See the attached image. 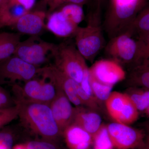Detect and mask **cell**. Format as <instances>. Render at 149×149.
I'll return each mask as SVG.
<instances>
[{
  "mask_svg": "<svg viewBox=\"0 0 149 149\" xmlns=\"http://www.w3.org/2000/svg\"><path fill=\"white\" fill-rule=\"evenodd\" d=\"M26 144L29 149H59L55 143L45 140L29 141Z\"/></svg>",
  "mask_w": 149,
  "mask_h": 149,
  "instance_id": "obj_28",
  "label": "cell"
},
{
  "mask_svg": "<svg viewBox=\"0 0 149 149\" xmlns=\"http://www.w3.org/2000/svg\"><path fill=\"white\" fill-rule=\"evenodd\" d=\"M42 79L36 77L24 83L22 87L17 84L13 85L14 98L49 105L56 95L55 85L41 71Z\"/></svg>",
  "mask_w": 149,
  "mask_h": 149,
  "instance_id": "obj_6",
  "label": "cell"
},
{
  "mask_svg": "<svg viewBox=\"0 0 149 149\" xmlns=\"http://www.w3.org/2000/svg\"><path fill=\"white\" fill-rule=\"evenodd\" d=\"M147 0H109L102 27L109 39L128 32Z\"/></svg>",
  "mask_w": 149,
  "mask_h": 149,
  "instance_id": "obj_2",
  "label": "cell"
},
{
  "mask_svg": "<svg viewBox=\"0 0 149 149\" xmlns=\"http://www.w3.org/2000/svg\"><path fill=\"white\" fill-rule=\"evenodd\" d=\"M89 0H43L44 3L47 7L49 12L52 13L62 6L69 3H75L83 6Z\"/></svg>",
  "mask_w": 149,
  "mask_h": 149,
  "instance_id": "obj_27",
  "label": "cell"
},
{
  "mask_svg": "<svg viewBox=\"0 0 149 149\" xmlns=\"http://www.w3.org/2000/svg\"><path fill=\"white\" fill-rule=\"evenodd\" d=\"M0 105L3 109L7 108L15 105L13 99L8 93L0 86Z\"/></svg>",
  "mask_w": 149,
  "mask_h": 149,
  "instance_id": "obj_29",
  "label": "cell"
},
{
  "mask_svg": "<svg viewBox=\"0 0 149 149\" xmlns=\"http://www.w3.org/2000/svg\"><path fill=\"white\" fill-rule=\"evenodd\" d=\"M69 149H90L93 144V136L87 131L74 124H71L63 133Z\"/></svg>",
  "mask_w": 149,
  "mask_h": 149,
  "instance_id": "obj_17",
  "label": "cell"
},
{
  "mask_svg": "<svg viewBox=\"0 0 149 149\" xmlns=\"http://www.w3.org/2000/svg\"><path fill=\"white\" fill-rule=\"evenodd\" d=\"M145 113H146V114L147 116L149 118V107H148V108H147L146 110V111Z\"/></svg>",
  "mask_w": 149,
  "mask_h": 149,
  "instance_id": "obj_34",
  "label": "cell"
},
{
  "mask_svg": "<svg viewBox=\"0 0 149 149\" xmlns=\"http://www.w3.org/2000/svg\"><path fill=\"white\" fill-rule=\"evenodd\" d=\"M12 149H29L26 143L18 144L15 145Z\"/></svg>",
  "mask_w": 149,
  "mask_h": 149,
  "instance_id": "obj_33",
  "label": "cell"
},
{
  "mask_svg": "<svg viewBox=\"0 0 149 149\" xmlns=\"http://www.w3.org/2000/svg\"><path fill=\"white\" fill-rule=\"evenodd\" d=\"M56 86V95L49 106L59 129L63 134L64 130L72 123L74 107L62 90Z\"/></svg>",
  "mask_w": 149,
  "mask_h": 149,
  "instance_id": "obj_13",
  "label": "cell"
},
{
  "mask_svg": "<svg viewBox=\"0 0 149 149\" xmlns=\"http://www.w3.org/2000/svg\"><path fill=\"white\" fill-rule=\"evenodd\" d=\"M52 56L56 67L80 84L88 67L75 43L65 42L56 45Z\"/></svg>",
  "mask_w": 149,
  "mask_h": 149,
  "instance_id": "obj_5",
  "label": "cell"
},
{
  "mask_svg": "<svg viewBox=\"0 0 149 149\" xmlns=\"http://www.w3.org/2000/svg\"><path fill=\"white\" fill-rule=\"evenodd\" d=\"M100 116L95 111L83 106L75 107L72 124L80 126L94 137L101 127Z\"/></svg>",
  "mask_w": 149,
  "mask_h": 149,
  "instance_id": "obj_16",
  "label": "cell"
},
{
  "mask_svg": "<svg viewBox=\"0 0 149 149\" xmlns=\"http://www.w3.org/2000/svg\"><path fill=\"white\" fill-rule=\"evenodd\" d=\"M40 70L41 68L13 55L0 61V83L13 85L19 81L25 83L40 74Z\"/></svg>",
  "mask_w": 149,
  "mask_h": 149,
  "instance_id": "obj_7",
  "label": "cell"
},
{
  "mask_svg": "<svg viewBox=\"0 0 149 149\" xmlns=\"http://www.w3.org/2000/svg\"><path fill=\"white\" fill-rule=\"evenodd\" d=\"M79 26L72 22L60 8L48 15L46 28L59 37L74 36Z\"/></svg>",
  "mask_w": 149,
  "mask_h": 149,
  "instance_id": "obj_14",
  "label": "cell"
},
{
  "mask_svg": "<svg viewBox=\"0 0 149 149\" xmlns=\"http://www.w3.org/2000/svg\"><path fill=\"white\" fill-rule=\"evenodd\" d=\"M128 32L136 39L149 32V2L136 16Z\"/></svg>",
  "mask_w": 149,
  "mask_h": 149,
  "instance_id": "obj_21",
  "label": "cell"
},
{
  "mask_svg": "<svg viewBox=\"0 0 149 149\" xmlns=\"http://www.w3.org/2000/svg\"><path fill=\"white\" fill-rule=\"evenodd\" d=\"M90 76L106 85L113 86L125 80L127 73L125 69L116 62L109 58L96 61L89 68Z\"/></svg>",
  "mask_w": 149,
  "mask_h": 149,
  "instance_id": "obj_10",
  "label": "cell"
},
{
  "mask_svg": "<svg viewBox=\"0 0 149 149\" xmlns=\"http://www.w3.org/2000/svg\"><path fill=\"white\" fill-rule=\"evenodd\" d=\"M56 45L41 40L37 35L31 36L20 42L13 55L37 67L45 63L47 61L48 56H52Z\"/></svg>",
  "mask_w": 149,
  "mask_h": 149,
  "instance_id": "obj_8",
  "label": "cell"
},
{
  "mask_svg": "<svg viewBox=\"0 0 149 149\" xmlns=\"http://www.w3.org/2000/svg\"><path fill=\"white\" fill-rule=\"evenodd\" d=\"M94 149H113L107 125L102 124L97 133L93 137Z\"/></svg>",
  "mask_w": 149,
  "mask_h": 149,
  "instance_id": "obj_24",
  "label": "cell"
},
{
  "mask_svg": "<svg viewBox=\"0 0 149 149\" xmlns=\"http://www.w3.org/2000/svg\"><path fill=\"white\" fill-rule=\"evenodd\" d=\"M3 109L2 108V107H1V106L0 105V109Z\"/></svg>",
  "mask_w": 149,
  "mask_h": 149,
  "instance_id": "obj_36",
  "label": "cell"
},
{
  "mask_svg": "<svg viewBox=\"0 0 149 149\" xmlns=\"http://www.w3.org/2000/svg\"><path fill=\"white\" fill-rule=\"evenodd\" d=\"M144 127L145 137L143 143L138 149H149V122H147Z\"/></svg>",
  "mask_w": 149,
  "mask_h": 149,
  "instance_id": "obj_31",
  "label": "cell"
},
{
  "mask_svg": "<svg viewBox=\"0 0 149 149\" xmlns=\"http://www.w3.org/2000/svg\"><path fill=\"white\" fill-rule=\"evenodd\" d=\"M18 116V108L15 105L0 109V129L6 126Z\"/></svg>",
  "mask_w": 149,
  "mask_h": 149,
  "instance_id": "obj_25",
  "label": "cell"
},
{
  "mask_svg": "<svg viewBox=\"0 0 149 149\" xmlns=\"http://www.w3.org/2000/svg\"><path fill=\"white\" fill-rule=\"evenodd\" d=\"M42 71L62 90L71 103L75 107L83 106L77 95L79 83L68 77L54 65L42 68Z\"/></svg>",
  "mask_w": 149,
  "mask_h": 149,
  "instance_id": "obj_12",
  "label": "cell"
},
{
  "mask_svg": "<svg viewBox=\"0 0 149 149\" xmlns=\"http://www.w3.org/2000/svg\"><path fill=\"white\" fill-rule=\"evenodd\" d=\"M104 49L107 58L116 62L128 71L144 58L141 42L128 32L110 39Z\"/></svg>",
  "mask_w": 149,
  "mask_h": 149,
  "instance_id": "obj_3",
  "label": "cell"
},
{
  "mask_svg": "<svg viewBox=\"0 0 149 149\" xmlns=\"http://www.w3.org/2000/svg\"><path fill=\"white\" fill-rule=\"evenodd\" d=\"M125 93L139 112H145L149 106V89L142 87H128Z\"/></svg>",
  "mask_w": 149,
  "mask_h": 149,
  "instance_id": "obj_22",
  "label": "cell"
},
{
  "mask_svg": "<svg viewBox=\"0 0 149 149\" xmlns=\"http://www.w3.org/2000/svg\"><path fill=\"white\" fill-rule=\"evenodd\" d=\"M36 0H6L0 6V29L13 26L31 11Z\"/></svg>",
  "mask_w": 149,
  "mask_h": 149,
  "instance_id": "obj_11",
  "label": "cell"
},
{
  "mask_svg": "<svg viewBox=\"0 0 149 149\" xmlns=\"http://www.w3.org/2000/svg\"><path fill=\"white\" fill-rule=\"evenodd\" d=\"M113 148L116 149H138L143 143L144 130L117 122L107 125Z\"/></svg>",
  "mask_w": 149,
  "mask_h": 149,
  "instance_id": "obj_9",
  "label": "cell"
},
{
  "mask_svg": "<svg viewBox=\"0 0 149 149\" xmlns=\"http://www.w3.org/2000/svg\"><path fill=\"white\" fill-rule=\"evenodd\" d=\"M100 21V18L92 14L87 26L78 27L74 36L77 49L85 60L91 63L106 45Z\"/></svg>",
  "mask_w": 149,
  "mask_h": 149,
  "instance_id": "obj_4",
  "label": "cell"
},
{
  "mask_svg": "<svg viewBox=\"0 0 149 149\" xmlns=\"http://www.w3.org/2000/svg\"><path fill=\"white\" fill-rule=\"evenodd\" d=\"M6 0H0V6L3 3L5 2Z\"/></svg>",
  "mask_w": 149,
  "mask_h": 149,
  "instance_id": "obj_35",
  "label": "cell"
},
{
  "mask_svg": "<svg viewBox=\"0 0 149 149\" xmlns=\"http://www.w3.org/2000/svg\"><path fill=\"white\" fill-rule=\"evenodd\" d=\"M142 45L144 54V58L149 56V32L138 38Z\"/></svg>",
  "mask_w": 149,
  "mask_h": 149,
  "instance_id": "obj_30",
  "label": "cell"
},
{
  "mask_svg": "<svg viewBox=\"0 0 149 149\" xmlns=\"http://www.w3.org/2000/svg\"><path fill=\"white\" fill-rule=\"evenodd\" d=\"M20 33L3 32L0 33V61L13 55L21 42Z\"/></svg>",
  "mask_w": 149,
  "mask_h": 149,
  "instance_id": "obj_20",
  "label": "cell"
},
{
  "mask_svg": "<svg viewBox=\"0 0 149 149\" xmlns=\"http://www.w3.org/2000/svg\"><path fill=\"white\" fill-rule=\"evenodd\" d=\"M105 1V0H95V8L93 13L98 17H101L102 8Z\"/></svg>",
  "mask_w": 149,
  "mask_h": 149,
  "instance_id": "obj_32",
  "label": "cell"
},
{
  "mask_svg": "<svg viewBox=\"0 0 149 149\" xmlns=\"http://www.w3.org/2000/svg\"><path fill=\"white\" fill-rule=\"evenodd\" d=\"M90 83L94 95L100 104L105 102L112 92V90L113 86L100 83L91 76Z\"/></svg>",
  "mask_w": 149,
  "mask_h": 149,
  "instance_id": "obj_23",
  "label": "cell"
},
{
  "mask_svg": "<svg viewBox=\"0 0 149 149\" xmlns=\"http://www.w3.org/2000/svg\"><path fill=\"white\" fill-rule=\"evenodd\" d=\"M125 80L128 87H142L149 89V56L128 70Z\"/></svg>",
  "mask_w": 149,
  "mask_h": 149,
  "instance_id": "obj_18",
  "label": "cell"
},
{
  "mask_svg": "<svg viewBox=\"0 0 149 149\" xmlns=\"http://www.w3.org/2000/svg\"><path fill=\"white\" fill-rule=\"evenodd\" d=\"M47 14L43 10H37L24 15L13 27L22 34L37 35L46 28Z\"/></svg>",
  "mask_w": 149,
  "mask_h": 149,
  "instance_id": "obj_15",
  "label": "cell"
},
{
  "mask_svg": "<svg viewBox=\"0 0 149 149\" xmlns=\"http://www.w3.org/2000/svg\"><path fill=\"white\" fill-rule=\"evenodd\" d=\"M14 143L15 136L10 128L0 129V149H12Z\"/></svg>",
  "mask_w": 149,
  "mask_h": 149,
  "instance_id": "obj_26",
  "label": "cell"
},
{
  "mask_svg": "<svg viewBox=\"0 0 149 149\" xmlns=\"http://www.w3.org/2000/svg\"><path fill=\"white\" fill-rule=\"evenodd\" d=\"M131 101L126 93L112 92L105 102L108 112L116 122L124 112Z\"/></svg>",
  "mask_w": 149,
  "mask_h": 149,
  "instance_id": "obj_19",
  "label": "cell"
},
{
  "mask_svg": "<svg viewBox=\"0 0 149 149\" xmlns=\"http://www.w3.org/2000/svg\"><path fill=\"white\" fill-rule=\"evenodd\" d=\"M18 117L33 133L44 140L56 143L63 136L49 105L14 98Z\"/></svg>",
  "mask_w": 149,
  "mask_h": 149,
  "instance_id": "obj_1",
  "label": "cell"
}]
</instances>
